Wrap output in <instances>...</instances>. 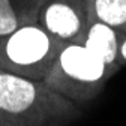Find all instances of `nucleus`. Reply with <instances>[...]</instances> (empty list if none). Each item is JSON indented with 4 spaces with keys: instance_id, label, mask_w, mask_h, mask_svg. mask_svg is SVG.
<instances>
[{
    "instance_id": "5",
    "label": "nucleus",
    "mask_w": 126,
    "mask_h": 126,
    "mask_svg": "<svg viewBox=\"0 0 126 126\" xmlns=\"http://www.w3.org/2000/svg\"><path fill=\"white\" fill-rule=\"evenodd\" d=\"M119 42H120V32L114 27L108 26L101 21L90 20L89 26L84 32L83 38L78 44L99 56L107 65L120 69L119 65Z\"/></svg>"
},
{
    "instance_id": "2",
    "label": "nucleus",
    "mask_w": 126,
    "mask_h": 126,
    "mask_svg": "<svg viewBox=\"0 0 126 126\" xmlns=\"http://www.w3.org/2000/svg\"><path fill=\"white\" fill-rule=\"evenodd\" d=\"M117 71L83 44L69 42L59 51L44 83L62 96L84 104L96 98Z\"/></svg>"
},
{
    "instance_id": "4",
    "label": "nucleus",
    "mask_w": 126,
    "mask_h": 126,
    "mask_svg": "<svg viewBox=\"0 0 126 126\" xmlns=\"http://www.w3.org/2000/svg\"><path fill=\"white\" fill-rule=\"evenodd\" d=\"M39 24L62 44L80 42L90 17L86 0H45L38 12Z\"/></svg>"
},
{
    "instance_id": "3",
    "label": "nucleus",
    "mask_w": 126,
    "mask_h": 126,
    "mask_svg": "<svg viewBox=\"0 0 126 126\" xmlns=\"http://www.w3.org/2000/svg\"><path fill=\"white\" fill-rule=\"evenodd\" d=\"M63 45L41 24L21 26L0 38V69L44 81Z\"/></svg>"
},
{
    "instance_id": "9",
    "label": "nucleus",
    "mask_w": 126,
    "mask_h": 126,
    "mask_svg": "<svg viewBox=\"0 0 126 126\" xmlns=\"http://www.w3.org/2000/svg\"><path fill=\"white\" fill-rule=\"evenodd\" d=\"M30 2H32V8H33L35 14L38 15V12H39V9H41V6H42V3L45 0H30Z\"/></svg>"
},
{
    "instance_id": "6",
    "label": "nucleus",
    "mask_w": 126,
    "mask_h": 126,
    "mask_svg": "<svg viewBox=\"0 0 126 126\" xmlns=\"http://www.w3.org/2000/svg\"><path fill=\"white\" fill-rule=\"evenodd\" d=\"M90 20L122 32L126 29V0H86Z\"/></svg>"
},
{
    "instance_id": "1",
    "label": "nucleus",
    "mask_w": 126,
    "mask_h": 126,
    "mask_svg": "<svg viewBox=\"0 0 126 126\" xmlns=\"http://www.w3.org/2000/svg\"><path fill=\"white\" fill-rule=\"evenodd\" d=\"M81 111L44 81L0 69V126H63Z\"/></svg>"
},
{
    "instance_id": "8",
    "label": "nucleus",
    "mask_w": 126,
    "mask_h": 126,
    "mask_svg": "<svg viewBox=\"0 0 126 126\" xmlns=\"http://www.w3.org/2000/svg\"><path fill=\"white\" fill-rule=\"evenodd\" d=\"M119 65H126V29L120 32V42H119Z\"/></svg>"
},
{
    "instance_id": "7",
    "label": "nucleus",
    "mask_w": 126,
    "mask_h": 126,
    "mask_svg": "<svg viewBox=\"0 0 126 126\" xmlns=\"http://www.w3.org/2000/svg\"><path fill=\"white\" fill-rule=\"evenodd\" d=\"M30 23L33 21L27 17H23L17 6L12 3V0H0V38Z\"/></svg>"
}]
</instances>
